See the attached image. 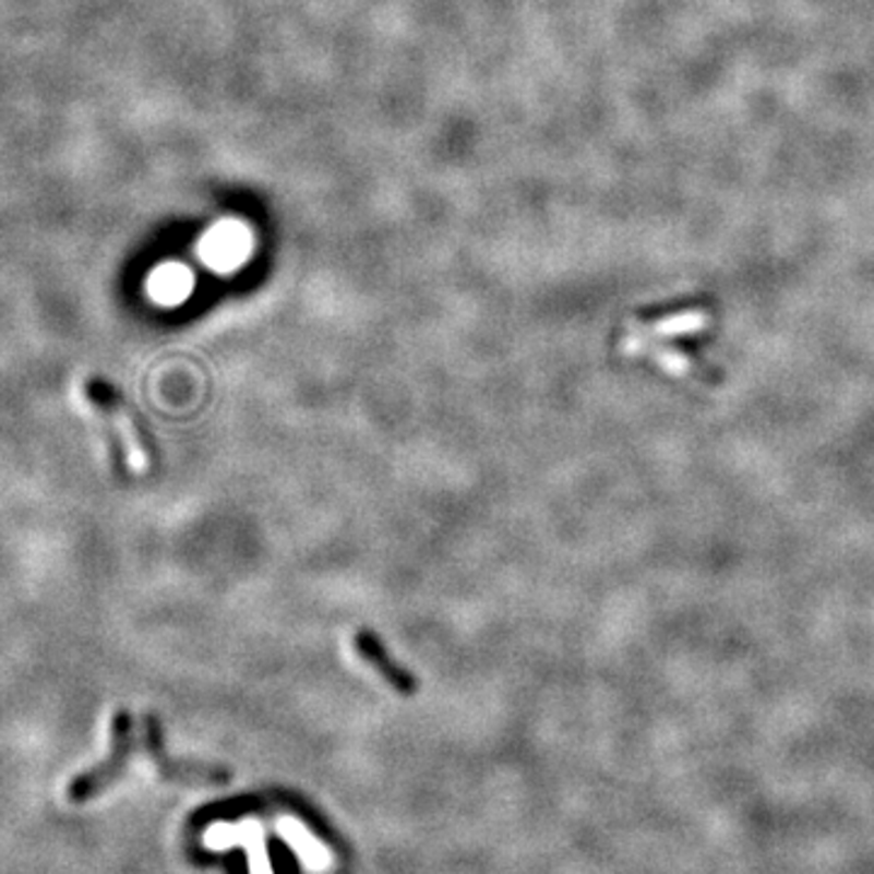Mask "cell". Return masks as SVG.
Wrapping results in <instances>:
<instances>
[{
  "label": "cell",
  "instance_id": "7a4b0ae2",
  "mask_svg": "<svg viewBox=\"0 0 874 874\" xmlns=\"http://www.w3.org/2000/svg\"><path fill=\"white\" fill-rule=\"evenodd\" d=\"M136 749V725L127 709H115L110 725V753L103 763L93 765L91 770L79 773L67 787V800L71 804H88L103 792L120 782Z\"/></svg>",
  "mask_w": 874,
  "mask_h": 874
},
{
  "label": "cell",
  "instance_id": "6da1fadb",
  "mask_svg": "<svg viewBox=\"0 0 874 874\" xmlns=\"http://www.w3.org/2000/svg\"><path fill=\"white\" fill-rule=\"evenodd\" d=\"M711 311L707 307H685L666 311L661 316L642 319L634 326V345L636 355H646L661 367V374L675 376V380H687V376H699L705 370L703 358H697L690 345L683 340H693L711 326Z\"/></svg>",
  "mask_w": 874,
  "mask_h": 874
},
{
  "label": "cell",
  "instance_id": "5b68a950",
  "mask_svg": "<svg viewBox=\"0 0 874 874\" xmlns=\"http://www.w3.org/2000/svg\"><path fill=\"white\" fill-rule=\"evenodd\" d=\"M253 248V234L241 219H222L202 236L200 253L212 267H236Z\"/></svg>",
  "mask_w": 874,
  "mask_h": 874
},
{
  "label": "cell",
  "instance_id": "8992f818",
  "mask_svg": "<svg viewBox=\"0 0 874 874\" xmlns=\"http://www.w3.org/2000/svg\"><path fill=\"white\" fill-rule=\"evenodd\" d=\"M352 649L360 656L372 671L380 675L386 685H392L396 693L414 695L418 690V678L404 668L396 658L388 654L384 642L372 630H358L352 636Z\"/></svg>",
  "mask_w": 874,
  "mask_h": 874
},
{
  "label": "cell",
  "instance_id": "52a82bcc",
  "mask_svg": "<svg viewBox=\"0 0 874 874\" xmlns=\"http://www.w3.org/2000/svg\"><path fill=\"white\" fill-rule=\"evenodd\" d=\"M188 279V273L182 267H172V265H166V267H160L158 273L154 275V283H151V287H154V295L156 291H170L176 289V291H180L182 289V283H185Z\"/></svg>",
  "mask_w": 874,
  "mask_h": 874
},
{
  "label": "cell",
  "instance_id": "277c9868",
  "mask_svg": "<svg viewBox=\"0 0 874 874\" xmlns=\"http://www.w3.org/2000/svg\"><path fill=\"white\" fill-rule=\"evenodd\" d=\"M85 398L95 408V414L103 418V423L115 442V452L120 459L129 462L134 471H144L148 467V452L142 435H139L136 420L129 414L122 396L112 392L110 384L100 380H91L85 384Z\"/></svg>",
  "mask_w": 874,
  "mask_h": 874
},
{
  "label": "cell",
  "instance_id": "3957f363",
  "mask_svg": "<svg viewBox=\"0 0 874 874\" xmlns=\"http://www.w3.org/2000/svg\"><path fill=\"white\" fill-rule=\"evenodd\" d=\"M142 741L148 761L156 765L160 780L182 787H219L231 780V770L219 763L204 761H178L166 751L164 729L154 715L142 719Z\"/></svg>",
  "mask_w": 874,
  "mask_h": 874
}]
</instances>
